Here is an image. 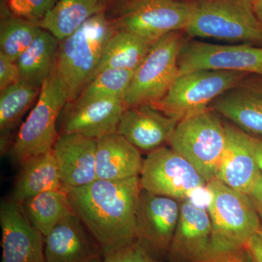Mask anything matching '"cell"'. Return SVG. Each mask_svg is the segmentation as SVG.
<instances>
[{"instance_id": "obj_1", "label": "cell", "mask_w": 262, "mask_h": 262, "mask_svg": "<svg viewBox=\"0 0 262 262\" xmlns=\"http://www.w3.org/2000/svg\"><path fill=\"white\" fill-rule=\"evenodd\" d=\"M72 211L105 254L137 241L136 211L141 190L140 178L97 180L65 188Z\"/></svg>"}, {"instance_id": "obj_2", "label": "cell", "mask_w": 262, "mask_h": 262, "mask_svg": "<svg viewBox=\"0 0 262 262\" xmlns=\"http://www.w3.org/2000/svg\"><path fill=\"white\" fill-rule=\"evenodd\" d=\"M115 32L103 10L60 41L55 71L67 103L80 97L91 82L105 46Z\"/></svg>"}, {"instance_id": "obj_3", "label": "cell", "mask_w": 262, "mask_h": 262, "mask_svg": "<svg viewBox=\"0 0 262 262\" xmlns=\"http://www.w3.org/2000/svg\"><path fill=\"white\" fill-rule=\"evenodd\" d=\"M191 15L184 33L189 38L262 47V24L253 0H189Z\"/></svg>"}, {"instance_id": "obj_4", "label": "cell", "mask_w": 262, "mask_h": 262, "mask_svg": "<svg viewBox=\"0 0 262 262\" xmlns=\"http://www.w3.org/2000/svg\"><path fill=\"white\" fill-rule=\"evenodd\" d=\"M211 221V254L244 248L261 227L257 208L249 196L214 179L207 184Z\"/></svg>"}, {"instance_id": "obj_5", "label": "cell", "mask_w": 262, "mask_h": 262, "mask_svg": "<svg viewBox=\"0 0 262 262\" xmlns=\"http://www.w3.org/2000/svg\"><path fill=\"white\" fill-rule=\"evenodd\" d=\"M191 9L189 0H113L104 8L116 30L153 43L170 33L184 31Z\"/></svg>"}, {"instance_id": "obj_6", "label": "cell", "mask_w": 262, "mask_h": 262, "mask_svg": "<svg viewBox=\"0 0 262 262\" xmlns=\"http://www.w3.org/2000/svg\"><path fill=\"white\" fill-rule=\"evenodd\" d=\"M225 143V121L208 108L179 120L168 144L208 183L216 179Z\"/></svg>"}, {"instance_id": "obj_7", "label": "cell", "mask_w": 262, "mask_h": 262, "mask_svg": "<svg viewBox=\"0 0 262 262\" xmlns=\"http://www.w3.org/2000/svg\"><path fill=\"white\" fill-rule=\"evenodd\" d=\"M67 103L54 70L43 82L35 106L10 146L8 155L12 163L20 167L29 158L53 149L59 136L58 118Z\"/></svg>"}, {"instance_id": "obj_8", "label": "cell", "mask_w": 262, "mask_h": 262, "mask_svg": "<svg viewBox=\"0 0 262 262\" xmlns=\"http://www.w3.org/2000/svg\"><path fill=\"white\" fill-rule=\"evenodd\" d=\"M184 31L170 33L153 44L147 56L134 71L125 98L127 107L156 103L163 99L179 75L178 58L187 39Z\"/></svg>"}, {"instance_id": "obj_9", "label": "cell", "mask_w": 262, "mask_h": 262, "mask_svg": "<svg viewBox=\"0 0 262 262\" xmlns=\"http://www.w3.org/2000/svg\"><path fill=\"white\" fill-rule=\"evenodd\" d=\"M247 73L231 71L200 70L179 75L168 92L154 105L182 120L210 107ZM152 104V103H151Z\"/></svg>"}, {"instance_id": "obj_10", "label": "cell", "mask_w": 262, "mask_h": 262, "mask_svg": "<svg viewBox=\"0 0 262 262\" xmlns=\"http://www.w3.org/2000/svg\"><path fill=\"white\" fill-rule=\"evenodd\" d=\"M139 178L141 189L176 200L189 198L208 184L192 164L166 146L148 153Z\"/></svg>"}, {"instance_id": "obj_11", "label": "cell", "mask_w": 262, "mask_h": 262, "mask_svg": "<svg viewBox=\"0 0 262 262\" xmlns=\"http://www.w3.org/2000/svg\"><path fill=\"white\" fill-rule=\"evenodd\" d=\"M179 75L200 70L231 71L262 75V47L220 45L187 37L179 51Z\"/></svg>"}, {"instance_id": "obj_12", "label": "cell", "mask_w": 262, "mask_h": 262, "mask_svg": "<svg viewBox=\"0 0 262 262\" xmlns=\"http://www.w3.org/2000/svg\"><path fill=\"white\" fill-rule=\"evenodd\" d=\"M180 211L181 205L174 198L141 189L136 211V235L151 255L170 248Z\"/></svg>"}, {"instance_id": "obj_13", "label": "cell", "mask_w": 262, "mask_h": 262, "mask_svg": "<svg viewBox=\"0 0 262 262\" xmlns=\"http://www.w3.org/2000/svg\"><path fill=\"white\" fill-rule=\"evenodd\" d=\"M126 108L125 99L120 98H103L82 104L67 103L58 118V134H75L98 141L117 133Z\"/></svg>"}, {"instance_id": "obj_14", "label": "cell", "mask_w": 262, "mask_h": 262, "mask_svg": "<svg viewBox=\"0 0 262 262\" xmlns=\"http://www.w3.org/2000/svg\"><path fill=\"white\" fill-rule=\"evenodd\" d=\"M1 262H46L45 237L30 223L20 203L11 198L0 204Z\"/></svg>"}, {"instance_id": "obj_15", "label": "cell", "mask_w": 262, "mask_h": 262, "mask_svg": "<svg viewBox=\"0 0 262 262\" xmlns=\"http://www.w3.org/2000/svg\"><path fill=\"white\" fill-rule=\"evenodd\" d=\"M209 108L248 135L262 140V75L248 74Z\"/></svg>"}, {"instance_id": "obj_16", "label": "cell", "mask_w": 262, "mask_h": 262, "mask_svg": "<svg viewBox=\"0 0 262 262\" xmlns=\"http://www.w3.org/2000/svg\"><path fill=\"white\" fill-rule=\"evenodd\" d=\"M179 119L151 103L125 108L117 133L137 149L150 151L169 144Z\"/></svg>"}, {"instance_id": "obj_17", "label": "cell", "mask_w": 262, "mask_h": 262, "mask_svg": "<svg viewBox=\"0 0 262 262\" xmlns=\"http://www.w3.org/2000/svg\"><path fill=\"white\" fill-rule=\"evenodd\" d=\"M225 121V147L216 179L248 195L261 173L255 155V139Z\"/></svg>"}, {"instance_id": "obj_18", "label": "cell", "mask_w": 262, "mask_h": 262, "mask_svg": "<svg viewBox=\"0 0 262 262\" xmlns=\"http://www.w3.org/2000/svg\"><path fill=\"white\" fill-rule=\"evenodd\" d=\"M212 225L208 212L185 200L170 244V257L182 262H198L211 254Z\"/></svg>"}, {"instance_id": "obj_19", "label": "cell", "mask_w": 262, "mask_h": 262, "mask_svg": "<svg viewBox=\"0 0 262 262\" xmlns=\"http://www.w3.org/2000/svg\"><path fill=\"white\" fill-rule=\"evenodd\" d=\"M97 141L75 134L59 135L53 147L63 189L97 180Z\"/></svg>"}, {"instance_id": "obj_20", "label": "cell", "mask_w": 262, "mask_h": 262, "mask_svg": "<svg viewBox=\"0 0 262 262\" xmlns=\"http://www.w3.org/2000/svg\"><path fill=\"white\" fill-rule=\"evenodd\" d=\"M44 243L46 262H98L102 256L74 212L45 237Z\"/></svg>"}, {"instance_id": "obj_21", "label": "cell", "mask_w": 262, "mask_h": 262, "mask_svg": "<svg viewBox=\"0 0 262 262\" xmlns=\"http://www.w3.org/2000/svg\"><path fill=\"white\" fill-rule=\"evenodd\" d=\"M96 176L100 180H122L139 177L144 159L140 150L117 133L97 141Z\"/></svg>"}, {"instance_id": "obj_22", "label": "cell", "mask_w": 262, "mask_h": 262, "mask_svg": "<svg viewBox=\"0 0 262 262\" xmlns=\"http://www.w3.org/2000/svg\"><path fill=\"white\" fill-rule=\"evenodd\" d=\"M61 189L63 185L52 149L29 158L20 165L10 198L21 204L41 193Z\"/></svg>"}, {"instance_id": "obj_23", "label": "cell", "mask_w": 262, "mask_h": 262, "mask_svg": "<svg viewBox=\"0 0 262 262\" xmlns=\"http://www.w3.org/2000/svg\"><path fill=\"white\" fill-rule=\"evenodd\" d=\"M154 43L132 33L116 30L106 43L91 80L106 69L134 72L147 56Z\"/></svg>"}, {"instance_id": "obj_24", "label": "cell", "mask_w": 262, "mask_h": 262, "mask_svg": "<svg viewBox=\"0 0 262 262\" xmlns=\"http://www.w3.org/2000/svg\"><path fill=\"white\" fill-rule=\"evenodd\" d=\"M59 44L53 34L42 29L16 61L20 80L42 88L43 82L56 69Z\"/></svg>"}, {"instance_id": "obj_25", "label": "cell", "mask_w": 262, "mask_h": 262, "mask_svg": "<svg viewBox=\"0 0 262 262\" xmlns=\"http://www.w3.org/2000/svg\"><path fill=\"white\" fill-rule=\"evenodd\" d=\"M103 10L101 0H58L53 9L37 24L61 41Z\"/></svg>"}, {"instance_id": "obj_26", "label": "cell", "mask_w": 262, "mask_h": 262, "mask_svg": "<svg viewBox=\"0 0 262 262\" xmlns=\"http://www.w3.org/2000/svg\"><path fill=\"white\" fill-rule=\"evenodd\" d=\"M41 88L20 80L1 91L0 94V130L1 151L8 154L11 133L18 126L24 114L39 97Z\"/></svg>"}, {"instance_id": "obj_27", "label": "cell", "mask_w": 262, "mask_h": 262, "mask_svg": "<svg viewBox=\"0 0 262 262\" xmlns=\"http://www.w3.org/2000/svg\"><path fill=\"white\" fill-rule=\"evenodd\" d=\"M21 206L30 223L44 237L63 219L73 213L64 189L41 193L26 200Z\"/></svg>"}, {"instance_id": "obj_28", "label": "cell", "mask_w": 262, "mask_h": 262, "mask_svg": "<svg viewBox=\"0 0 262 262\" xmlns=\"http://www.w3.org/2000/svg\"><path fill=\"white\" fill-rule=\"evenodd\" d=\"M42 30L37 24L10 13L1 22L0 53L16 62Z\"/></svg>"}, {"instance_id": "obj_29", "label": "cell", "mask_w": 262, "mask_h": 262, "mask_svg": "<svg viewBox=\"0 0 262 262\" xmlns=\"http://www.w3.org/2000/svg\"><path fill=\"white\" fill-rule=\"evenodd\" d=\"M134 72L119 69H106L95 76L86 86L80 97L74 101L76 104L107 98L125 99Z\"/></svg>"}, {"instance_id": "obj_30", "label": "cell", "mask_w": 262, "mask_h": 262, "mask_svg": "<svg viewBox=\"0 0 262 262\" xmlns=\"http://www.w3.org/2000/svg\"><path fill=\"white\" fill-rule=\"evenodd\" d=\"M58 0H8L9 13L38 24L46 17Z\"/></svg>"}, {"instance_id": "obj_31", "label": "cell", "mask_w": 262, "mask_h": 262, "mask_svg": "<svg viewBox=\"0 0 262 262\" xmlns=\"http://www.w3.org/2000/svg\"><path fill=\"white\" fill-rule=\"evenodd\" d=\"M98 262H160L155 259L139 241L108 253L102 255Z\"/></svg>"}, {"instance_id": "obj_32", "label": "cell", "mask_w": 262, "mask_h": 262, "mask_svg": "<svg viewBox=\"0 0 262 262\" xmlns=\"http://www.w3.org/2000/svg\"><path fill=\"white\" fill-rule=\"evenodd\" d=\"M20 80V71L16 62L0 53V90L3 91Z\"/></svg>"}, {"instance_id": "obj_33", "label": "cell", "mask_w": 262, "mask_h": 262, "mask_svg": "<svg viewBox=\"0 0 262 262\" xmlns=\"http://www.w3.org/2000/svg\"><path fill=\"white\" fill-rule=\"evenodd\" d=\"M198 262H252L246 248L212 253Z\"/></svg>"}, {"instance_id": "obj_34", "label": "cell", "mask_w": 262, "mask_h": 262, "mask_svg": "<svg viewBox=\"0 0 262 262\" xmlns=\"http://www.w3.org/2000/svg\"><path fill=\"white\" fill-rule=\"evenodd\" d=\"M252 262H262V229L256 232L245 246Z\"/></svg>"}, {"instance_id": "obj_35", "label": "cell", "mask_w": 262, "mask_h": 262, "mask_svg": "<svg viewBox=\"0 0 262 262\" xmlns=\"http://www.w3.org/2000/svg\"><path fill=\"white\" fill-rule=\"evenodd\" d=\"M248 196L252 200L255 206L262 213V173L250 192Z\"/></svg>"}, {"instance_id": "obj_36", "label": "cell", "mask_w": 262, "mask_h": 262, "mask_svg": "<svg viewBox=\"0 0 262 262\" xmlns=\"http://www.w3.org/2000/svg\"><path fill=\"white\" fill-rule=\"evenodd\" d=\"M255 139V138H254ZM255 155H256V162L262 173V140L255 139Z\"/></svg>"}, {"instance_id": "obj_37", "label": "cell", "mask_w": 262, "mask_h": 262, "mask_svg": "<svg viewBox=\"0 0 262 262\" xmlns=\"http://www.w3.org/2000/svg\"><path fill=\"white\" fill-rule=\"evenodd\" d=\"M253 10L262 24V0H253Z\"/></svg>"}, {"instance_id": "obj_38", "label": "cell", "mask_w": 262, "mask_h": 262, "mask_svg": "<svg viewBox=\"0 0 262 262\" xmlns=\"http://www.w3.org/2000/svg\"><path fill=\"white\" fill-rule=\"evenodd\" d=\"M113 1V0H101V5H102V6L103 8H105V6H106V5L107 4V3H110V2Z\"/></svg>"}, {"instance_id": "obj_39", "label": "cell", "mask_w": 262, "mask_h": 262, "mask_svg": "<svg viewBox=\"0 0 262 262\" xmlns=\"http://www.w3.org/2000/svg\"><path fill=\"white\" fill-rule=\"evenodd\" d=\"M259 215H260V218H261V228L262 229V213H260V212H259Z\"/></svg>"}]
</instances>
